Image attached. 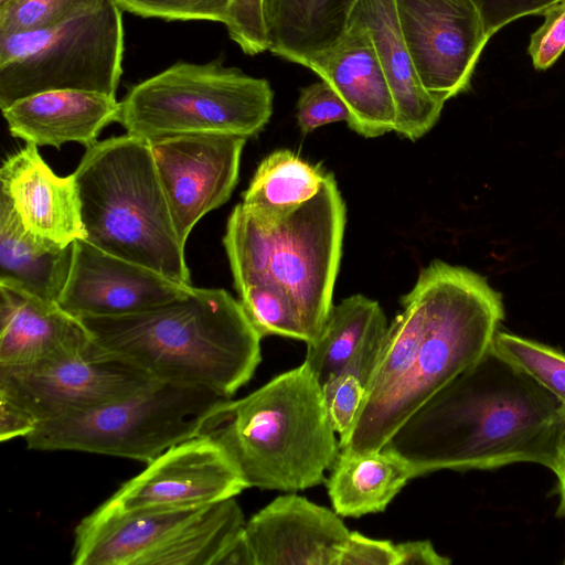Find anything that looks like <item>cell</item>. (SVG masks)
<instances>
[{
  "label": "cell",
  "mask_w": 565,
  "mask_h": 565,
  "mask_svg": "<svg viewBox=\"0 0 565 565\" xmlns=\"http://www.w3.org/2000/svg\"><path fill=\"white\" fill-rule=\"evenodd\" d=\"M386 331L372 338L340 373L321 385L328 417L339 439L350 431L355 420Z\"/></svg>",
  "instance_id": "26"
},
{
  "label": "cell",
  "mask_w": 565,
  "mask_h": 565,
  "mask_svg": "<svg viewBox=\"0 0 565 565\" xmlns=\"http://www.w3.org/2000/svg\"><path fill=\"white\" fill-rule=\"evenodd\" d=\"M305 67L331 85L345 103L348 126L365 138L395 130L393 96L371 36L349 23L343 36L330 49L310 57Z\"/></svg>",
  "instance_id": "16"
},
{
  "label": "cell",
  "mask_w": 565,
  "mask_h": 565,
  "mask_svg": "<svg viewBox=\"0 0 565 565\" xmlns=\"http://www.w3.org/2000/svg\"><path fill=\"white\" fill-rule=\"evenodd\" d=\"M490 38L510 22L530 14H543L563 0H471Z\"/></svg>",
  "instance_id": "34"
},
{
  "label": "cell",
  "mask_w": 565,
  "mask_h": 565,
  "mask_svg": "<svg viewBox=\"0 0 565 565\" xmlns=\"http://www.w3.org/2000/svg\"><path fill=\"white\" fill-rule=\"evenodd\" d=\"M565 413L559 401L493 344L416 411L382 448L414 477L515 462L552 470Z\"/></svg>",
  "instance_id": "2"
},
{
  "label": "cell",
  "mask_w": 565,
  "mask_h": 565,
  "mask_svg": "<svg viewBox=\"0 0 565 565\" xmlns=\"http://www.w3.org/2000/svg\"><path fill=\"white\" fill-rule=\"evenodd\" d=\"M224 25L230 38L245 54L256 55L268 51L263 0H232Z\"/></svg>",
  "instance_id": "32"
},
{
  "label": "cell",
  "mask_w": 565,
  "mask_h": 565,
  "mask_svg": "<svg viewBox=\"0 0 565 565\" xmlns=\"http://www.w3.org/2000/svg\"><path fill=\"white\" fill-rule=\"evenodd\" d=\"M119 111L120 102L114 96L55 89L21 98L2 109V115L13 137L60 149L70 141L92 147L106 126L118 121Z\"/></svg>",
  "instance_id": "20"
},
{
  "label": "cell",
  "mask_w": 565,
  "mask_h": 565,
  "mask_svg": "<svg viewBox=\"0 0 565 565\" xmlns=\"http://www.w3.org/2000/svg\"><path fill=\"white\" fill-rule=\"evenodd\" d=\"M192 287L77 239L57 305L76 318L126 316L171 302Z\"/></svg>",
  "instance_id": "14"
},
{
  "label": "cell",
  "mask_w": 565,
  "mask_h": 565,
  "mask_svg": "<svg viewBox=\"0 0 565 565\" xmlns=\"http://www.w3.org/2000/svg\"><path fill=\"white\" fill-rule=\"evenodd\" d=\"M297 121L302 134L338 121H350L349 109L327 82L321 81L301 88L297 102Z\"/></svg>",
  "instance_id": "31"
},
{
  "label": "cell",
  "mask_w": 565,
  "mask_h": 565,
  "mask_svg": "<svg viewBox=\"0 0 565 565\" xmlns=\"http://www.w3.org/2000/svg\"><path fill=\"white\" fill-rule=\"evenodd\" d=\"M552 471L558 480L561 503L557 515L565 516V430L559 439ZM565 563V562H564Z\"/></svg>",
  "instance_id": "38"
},
{
  "label": "cell",
  "mask_w": 565,
  "mask_h": 565,
  "mask_svg": "<svg viewBox=\"0 0 565 565\" xmlns=\"http://www.w3.org/2000/svg\"><path fill=\"white\" fill-rule=\"evenodd\" d=\"M92 338L55 302L0 284V367H20L84 352Z\"/></svg>",
  "instance_id": "19"
},
{
  "label": "cell",
  "mask_w": 565,
  "mask_h": 565,
  "mask_svg": "<svg viewBox=\"0 0 565 565\" xmlns=\"http://www.w3.org/2000/svg\"><path fill=\"white\" fill-rule=\"evenodd\" d=\"M38 423L20 407L4 398H0V440L7 441L15 437H26L34 430Z\"/></svg>",
  "instance_id": "36"
},
{
  "label": "cell",
  "mask_w": 565,
  "mask_h": 565,
  "mask_svg": "<svg viewBox=\"0 0 565 565\" xmlns=\"http://www.w3.org/2000/svg\"><path fill=\"white\" fill-rule=\"evenodd\" d=\"M354 1L263 0L268 51L303 66L343 36Z\"/></svg>",
  "instance_id": "22"
},
{
  "label": "cell",
  "mask_w": 565,
  "mask_h": 565,
  "mask_svg": "<svg viewBox=\"0 0 565 565\" xmlns=\"http://www.w3.org/2000/svg\"><path fill=\"white\" fill-rule=\"evenodd\" d=\"M203 434L226 451L248 488L318 486L340 454L322 386L305 361L247 396L227 399Z\"/></svg>",
  "instance_id": "4"
},
{
  "label": "cell",
  "mask_w": 565,
  "mask_h": 565,
  "mask_svg": "<svg viewBox=\"0 0 565 565\" xmlns=\"http://www.w3.org/2000/svg\"><path fill=\"white\" fill-rule=\"evenodd\" d=\"M396 544L351 532L338 565H397Z\"/></svg>",
  "instance_id": "35"
},
{
  "label": "cell",
  "mask_w": 565,
  "mask_h": 565,
  "mask_svg": "<svg viewBox=\"0 0 565 565\" xmlns=\"http://www.w3.org/2000/svg\"><path fill=\"white\" fill-rule=\"evenodd\" d=\"M246 488L226 451L201 434L148 462L103 505L124 512L199 509L234 498Z\"/></svg>",
  "instance_id": "11"
},
{
  "label": "cell",
  "mask_w": 565,
  "mask_h": 565,
  "mask_svg": "<svg viewBox=\"0 0 565 565\" xmlns=\"http://www.w3.org/2000/svg\"><path fill=\"white\" fill-rule=\"evenodd\" d=\"M349 23L371 36L396 111L395 132L415 141L437 122L444 102L423 85L399 29L395 0H355Z\"/></svg>",
  "instance_id": "18"
},
{
  "label": "cell",
  "mask_w": 565,
  "mask_h": 565,
  "mask_svg": "<svg viewBox=\"0 0 565 565\" xmlns=\"http://www.w3.org/2000/svg\"><path fill=\"white\" fill-rule=\"evenodd\" d=\"M401 32L424 87L448 99L467 90L490 39L471 0H395Z\"/></svg>",
  "instance_id": "12"
},
{
  "label": "cell",
  "mask_w": 565,
  "mask_h": 565,
  "mask_svg": "<svg viewBox=\"0 0 565 565\" xmlns=\"http://www.w3.org/2000/svg\"><path fill=\"white\" fill-rule=\"evenodd\" d=\"M270 84L220 62H178L132 86L118 122L147 141L192 134L257 136L273 114Z\"/></svg>",
  "instance_id": "7"
},
{
  "label": "cell",
  "mask_w": 565,
  "mask_h": 565,
  "mask_svg": "<svg viewBox=\"0 0 565 565\" xmlns=\"http://www.w3.org/2000/svg\"><path fill=\"white\" fill-rule=\"evenodd\" d=\"M351 531L333 510L285 494L245 523L254 565H338Z\"/></svg>",
  "instance_id": "15"
},
{
  "label": "cell",
  "mask_w": 565,
  "mask_h": 565,
  "mask_svg": "<svg viewBox=\"0 0 565 565\" xmlns=\"http://www.w3.org/2000/svg\"><path fill=\"white\" fill-rule=\"evenodd\" d=\"M108 0H8L0 4V35L45 30Z\"/></svg>",
  "instance_id": "29"
},
{
  "label": "cell",
  "mask_w": 565,
  "mask_h": 565,
  "mask_svg": "<svg viewBox=\"0 0 565 565\" xmlns=\"http://www.w3.org/2000/svg\"><path fill=\"white\" fill-rule=\"evenodd\" d=\"M344 226L345 205L330 173L312 199L277 224L262 225L237 204L223 237L236 291L276 282L292 299L307 343L313 341L333 306Z\"/></svg>",
  "instance_id": "6"
},
{
  "label": "cell",
  "mask_w": 565,
  "mask_h": 565,
  "mask_svg": "<svg viewBox=\"0 0 565 565\" xmlns=\"http://www.w3.org/2000/svg\"><path fill=\"white\" fill-rule=\"evenodd\" d=\"M231 397L156 381L121 399L38 423L24 437L35 450H76L146 463L199 436Z\"/></svg>",
  "instance_id": "8"
},
{
  "label": "cell",
  "mask_w": 565,
  "mask_h": 565,
  "mask_svg": "<svg viewBox=\"0 0 565 565\" xmlns=\"http://www.w3.org/2000/svg\"><path fill=\"white\" fill-rule=\"evenodd\" d=\"M246 140L231 134H192L150 141L182 246L196 223L230 199Z\"/></svg>",
  "instance_id": "13"
},
{
  "label": "cell",
  "mask_w": 565,
  "mask_h": 565,
  "mask_svg": "<svg viewBox=\"0 0 565 565\" xmlns=\"http://www.w3.org/2000/svg\"><path fill=\"white\" fill-rule=\"evenodd\" d=\"M125 11L168 21L204 20L226 23L232 0H115Z\"/></svg>",
  "instance_id": "30"
},
{
  "label": "cell",
  "mask_w": 565,
  "mask_h": 565,
  "mask_svg": "<svg viewBox=\"0 0 565 565\" xmlns=\"http://www.w3.org/2000/svg\"><path fill=\"white\" fill-rule=\"evenodd\" d=\"M73 252L74 243L61 246L30 234L9 199L0 192V284L57 303L68 278Z\"/></svg>",
  "instance_id": "21"
},
{
  "label": "cell",
  "mask_w": 565,
  "mask_h": 565,
  "mask_svg": "<svg viewBox=\"0 0 565 565\" xmlns=\"http://www.w3.org/2000/svg\"><path fill=\"white\" fill-rule=\"evenodd\" d=\"M242 308L260 335H281L308 342L299 312L288 292L276 282L262 280L238 292Z\"/></svg>",
  "instance_id": "27"
},
{
  "label": "cell",
  "mask_w": 565,
  "mask_h": 565,
  "mask_svg": "<svg viewBox=\"0 0 565 565\" xmlns=\"http://www.w3.org/2000/svg\"><path fill=\"white\" fill-rule=\"evenodd\" d=\"M492 344L499 353L553 394L565 413V353L502 331H497Z\"/></svg>",
  "instance_id": "28"
},
{
  "label": "cell",
  "mask_w": 565,
  "mask_h": 565,
  "mask_svg": "<svg viewBox=\"0 0 565 565\" xmlns=\"http://www.w3.org/2000/svg\"><path fill=\"white\" fill-rule=\"evenodd\" d=\"M86 241L191 286L150 142L129 134L87 148L73 173Z\"/></svg>",
  "instance_id": "5"
},
{
  "label": "cell",
  "mask_w": 565,
  "mask_h": 565,
  "mask_svg": "<svg viewBox=\"0 0 565 565\" xmlns=\"http://www.w3.org/2000/svg\"><path fill=\"white\" fill-rule=\"evenodd\" d=\"M413 478L411 467L386 449L367 454L340 450L327 489L339 515L359 518L383 512Z\"/></svg>",
  "instance_id": "23"
},
{
  "label": "cell",
  "mask_w": 565,
  "mask_h": 565,
  "mask_svg": "<svg viewBox=\"0 0 565 565\" xmlns=\"http://www.w3.org/2000/svg\"><path fill=\"white\" fill-rule=\"evenodd\" d=\"M78 319L102 351L156 381L226 397L250 380L262 360L260 335L239 300L220 288L192 287L183 297L142 312Z\"/></svg>",
  "instance_id": "3"
},
{
  "label": "cell",
  "mask_w": 565,
  "mask_h": 565,
  "mask_svg": "<svg viewBox=\"0 0 565 565\" xmlns=\"http://www.w3.org/2000/svg\"><path fill=\"white\" fill-rule=\"evenodd\" d=\"M122 9L115 0L58 25L0 35V108L47 90L116 97L122 73Z\"/></svg>",
  "instance_id": "9"
},
{
  "label": "cell",
  "mask_w": 565,
  "mask_h": 565,
  "mask_svg": "<svg viewBox=\"0 0 565 565\" xmlns=\"http://www.w3.org/2000/svg\"><path fill=\"white\" fill-rule=\"evenodd\" d=\"M0 181L1 192L30 234L61 246L86 239L74 175H56L38 146L26 143L8 156L0 169Z\"/></svg>",
  "instance_id": "17"
},
{
  "label": "cell",
  "mask_w": 565,
  "mask_h": 565,
  "mask_svg": "<svg viewBox=\"0 0 565 565\" xmlns=\"http://www.w3.org/2000/svg\"><path fill=\"white\" fill-rule=\"evenodd\" d=\"M6 1H8V0H0V4H1V3H4Z\"/></svg>",
  "instance_id": "39"
},
{
  "label": "cell",
  "mask_w": 565,
  "mask_h": 565,
  "mask_svg": "<svg viewBox=\"0 0 565 565\" xmlns=\"http://www.w3.org/2000/svg\"><path fill=\"white\" fill-rule=\"evenodd\" d=\"M397 565H447L451 561L436 552L429 541L396 544Z\"/></svg>",
  "instance_id": "37"
},
{
  "label": "cell",
  "mask_w": 565,
  "mask_h": 565,
  "mask_svg": "<svg viewBox=\"0 0 565 565\" xmlns=\"http://www.w3.org/2000/svg\"><path fill=\"white\" fill-rule=\"evenodd\" d=\"M327 174L288 149L276 150L257 167L241 204L257 223L277 224L312 199Z\"/></svg>",
  "instance_id": "24"
},
{
  "label": "cell",
  "mask_w": 565,
  "mask_h": 565,
  "mask_svg": "<svg viewBox=\"0 0 565 565\" xmlns=\"http://www.w3.org/2000/svg\"><path fill=\"white\" fill-rule=\"evenodd\" d=\"M543 24L532 33L527 52L533 66L543 71L552 66L565 50V0L544 13Z\"/></svg>",
  "instance_id": "33"
},
{
  "label": "cell",
  "mask_w": 565,
  "mask_h": 565,
  "mask_svg": "<svg viewBox=\"0 0 565 565\" xmlns=\"http://www.w3.org/2000/svg\"><path fill=\"white\" fill-rule=\"evenodd\" d=\"M153 382L137 365L102 351L93 342L77 354L0 367V398L40 423L121 399Z\"/></svg>",
  "instance_id": "10"
},
{
  "label": "cell",
  "mask_w": 565,
  "mask_h": 565,
  "mask_svg": "<svg viewBox=\"0 0 565 565\" xmlns=\"http://www.w3.org/2000/svg\"><path fill=\"white\" fill-rule=\"evenodd\" d=\"M387 327L377 301L360 294L350 296L332 306L318 337L307 343L305 362L322 385Z\"/></svg>",
  "instance_id": "25"
},
{
  "label": "cell",
  "mask_w": 565,
  "mask_h": 565,
  "mask_svg": "<svg viewBox=\"0 0 565 565\" xmlns=\"http://www.w3.org/2000/svg\"><path fill=\"white\" fill-rule=\"evenodd\" d=\"M373 374L340 450H381L426 402L479 360L504 318L501 295L487 280L440 260L423 268L402 298Z\"/></svg>",
  "instance_id": "1"
}]
</instances>
